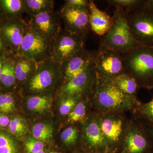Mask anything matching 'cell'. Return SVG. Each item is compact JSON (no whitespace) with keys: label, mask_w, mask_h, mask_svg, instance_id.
I'll return each instance as SVG.
<instances>
[{"label":"cell","mask_w":153,"mask_h":153,"mask_svg":"<svg viewBox=\"0 0 153 153\" xmlns=\"http://www.w3.org/2000/svg\"><path fill=\"white\" fill-rule=\"evenodd\" d=\"M88 9L91 31L99 36H104L112 26V17L100 10L93 1H89Z\"/></svg>","instance_id":"e0dca14e"},{"label":"cell","mask_w":153,"mask_h":153,"mask_svg":"<svg viewBox=\"0 0 153 153\" xmlns=\"http://www.w3.org/2000/svg\"><path fill=\"white\" fill-rule=\"evenodd\" d=\"M51 98L45 95H35L30 97L27 100V107L30 110L42 112L49 108Z\"/></svg>","instance_id":"603a6c76"},{"label":"cell","mask_w":153,"mask_h":153,"mask_svg":"<svg viewBox=\"0 0 153 153\" xmlns=\"http://www.w3.org/2000/svg\"><path fill=\"white\" fill-rule=\"evenodd\" d=\"M81 96L77 95L64 97L65 98L61 102L59 108L60 114L62 115L69 114L77 104V101Z\"/></svg>","instance_id":"f546056e"},{"label":"cell","mask_w":153,"mask_h":153,"mask_svg":"<svg viewBox=\"0 0 153 153\" xmlns=\"http://www.w3.org/2000/svg\"><path fill=\"white\" fill-rule=\"evenodd\" d=\"M95 66L96 59L84 71L62 85L59 89L60 95L67 97L93 91L96 79Z\"/></svg>","instance_id":"9c48e42d"},{"label":"cell","mask_w":153,"mask_h":153,"mask_svg":"<svg viewBox=\"0 0 153 153\" xmlns=\"http://www.w3.org/2000/svg\"><path fill=\"white\" fill-rule=\"evenodd\" d=\"M11 52H12L9 49L2 36L0 34V55H7Z\"/></svg>","instance_id":"e575fe53"},{"label":"cell","mask_w":153,"mask_h":153,"mask_svg":"<svg viewBox=\"0 0 153 153\" xmlns=\"http://www.w3.org/2000/svg\"><path fill=\"white\" fill-rule=\"evenodd\" d=\"M53 128L47 124L38 123L35 125L32 129L33 136L36 140L45 141L52 137Z\"/></svg>","instance_id":"d4e9b609"},{"label":"cell","mask_w":153,"mask_h":153,"mask_svg":"<svg viewBox=\"0 0 153 153\" xmlns=\"http://www.w3.org/2000/svg\"><path fill=\"white\" fill-rule=\"evenodd\" d=\"M61 78L63 79L61 64L51 58L38 64L35 73L25 83L28 91L41 93L52 89Z\"/></svg>","instance_id":"277c9868"},{"label":"cell","mask_w":153,"mask_h":153,"mask_svg":"<svg viewBox=\"0 0 153 153\" xmlns=\"http://www.w3.org/2000/svg\"><path fill=\"white\" fill-rule=\"evenodd\" d=\"M148 137L150 139L151 142L153 143V127H148L145 129Z\"/></svg>","instance_id":"74e56055"},{"label":"cell","mask_w":153,"mask_h":153,"mask_svg":"<svg viewBox=\"0 0 153 153\" xmlns=\"http://www.w3.org/2000/svg\"><path fill=\"white\" fill-rule=\"evenodd\" d=\"M117 88L125 94L134 96L140 87L138 82L133 77L123 73L112 79Z\"/></svg>","instance_id":"7402d4cb"},{"label":"cell","mask_w":153,"mask_h":153,"mask_svg":"<svg viewBox=\"0 0 153 153\" xmlns=\"http://www.w3.org/2000/svg\"><path fill=\"white\" fill-rule=\"evenodd\" d=\"M0 153H19L16 141L8 134L0 131Z\"/></svg>","instance_id":"cb8c5ba5"},{"label":"cell","mask_w":153,"mask_h":153,"mask_svg":"<svg viewBox=\"0 0 153 153\" xmlns=\"http://www.w3.org/2000/svg\"><path fill=\"white\" fill-rule=\"evenodd\" d=\"M100 122L102 134L110 152L120 142L123 132V121L119 117L108 116Z\"/></svg>","instance_id":"2e32d148"},{"label":"cell","mask_w":153,"mask_h":153,"mask_svg":"<svg viewBox=\"0 0 153 153\" xmlns=\"http://www.w3.org/2000/svg\"><path fill=\"white\" fill-rule=\"evenodd\" d=\"M7 55H0V75H1L2 70L5 60L6 57Z\"/></svg>","instance_id":"f35d334b"},{"label":"cell","mask_w":153,"mask_h":153,"mask_svg":"<svg viewBox=\"0 0 153 153\" xmlns=\"http://www.w3.org/2000/svg\"><path fill=\"white\" fill-rule=\"evenodd\" d=\"M8 126L10 133L16 137H22L27 131V127L25 122L19 117L13 118Z\"/></svg>","instance_id":"4316f807"},{"label":"cell","mask_w":153,"mask_h":153,"mask_svg":"<svg viewBox=\"0 0 153 153\" xmlns=\"http://www.w3.org/2000/svg\"><path fill=\"white\" fill-rule=\"evenodd\" d=\"M85 38L62 30L53 41L52 59L62 64L85 47Z\"/></svg>","instance_id":"52a82bcc"},{"label":"cell","mask_w":153,"mask_h":153,"mask_svg":"<svg viewBox=\"0 0 153 153\" xmlns=\"http://www.w3.org/2000/svg\"><path fill=\"white\" fill-rule=\"evenodd\" d=\"M143 7L148 10L153 11V0H146Z\"/></svg>","instance_id":"8d00e7d4"},{"label":"cell","mask_w":153,"mask_h":153,"mask_svg":"<svg viewBox=\"0 0 153 153\" xmlns=\"http://www.w3.org/2000/svg\"><path fill=\"white\" fill-rule=\"evenodd\" d=\"M27 25L23 18L3 19L0 22V34L14 55L19 53Z\"/></svg>","instance_id":"7c38bea8"},{"label":"cell","mask_w":153,"mask_h":153,"mask_svg":"<svg viewBox=\"0 0 153 153\" xmlns=\"http://www.w3.org/2000/svg\"><path fill=\"white\" fill-rule=\"evenodd\" d=\"M95 70L100 76L111 79L125 73L121 54L99 48L97 51Z\"/></svg>","instance_id":"30bf717a"},{"label":"cell","mask_w":153,"mask_h":153,"mask_svg":"<svg viewBox=\"0 0 153 153\" xmlns=\"http://www.w3.org/2000/svg\"><path fill=\"white\" fill-rule=\"evenodd\" d=\"M78 136V131L75 128L68 127L65 129L61 134V140L64 143L71 146L75 143Z\"/></svg>","instance_id":"1f68e13d"},{"label":"cell","mask_w":153,"mask_h":153,"mask_svg":"<svg viewBox=\"0 0 153 153\" xmlns=\"http://www.w3.org/2000/svg\"><path fill=\"white\" fill-rule=\"evenodd\" d=\"M15 108V97L12 92H6L0 94V113H10Z\"/></svg>","instance_id":"484cf974"},{"label":"cell","mask_w":153,"mask_h":153,"mask_svg":"<svg viewBox=\"0 0 153 153\" xmlns=\"http://www.w3.org/2000/svg\"><path fill=\"white\" fill-rule=\"evenodd\" d=\"M145 1L146 0H109L106 1L115 8L126 10L143 7Z\"/></svg>","instance_id":"83f0119b"},{"label":"cell","mask_w":153,"mask_h":153,"mask_svg":"<svg viewBox=\"0 0 153 153\" xmlns=\"http://www.w3.org/2000/svg\"><path fill=\"white\" fill-rule=\"evenodd\" d=\"M0 8L2 19L22 18L25 0H0Z\"/></svg>","instance_id":"ffe728a7"},{"label":"cell","mask_w":153,"mask_h":153,"mask_svg":"<svg viewBox=\"0 0 153 153\" xmlns=\"http://www.w3.org/2000/svg\"><path fill=\"white\" fill-rule=\"evenodd\" d=\"M1 94V88H0V94Z\"/></svg>","instance_id":"f6af8a7d"},{"label":"cell","mask_w":153,"mask_h":153,"mask_svg":"<svg viewBox=\"0 0 153 153\" xmlns=\"http://www.w3.org/2000/svg\"><path fill=\"white\" fill-rule=\"evenodd\" d=\"M94 98L99 106L106 110H120L139 106L134 96L125 94L115 85L112 79L96 74L93 90Z\"/></svg>","instance_id":"7a4b0ae2"},{"label":"cell","mask_w":153,"mask_h":153,"mask_svg":"<svg viewBox=\"0 0 153 153\" xmlns=\"http://www.w3.org/2000/svg\"><path fill=\"white\" fill-rule=\"evenodd\" d=\"M13 59L16 85L25 83L37 70L38 63L20 54H14Z\"/></svg>","instance_id":"ac0fdd59"},{"label":"cell","mask_w":153,"mask_h":153,"mask_svg":"<svg viewBox=\"0 0 153 153\" xmlns=\"http://www.w3.org/2000/svg\"><path fill=\"white\" fill-rule=\"evenodd\" d=\"M148 153H153V152H149Z\"/></svg>","instance_id":"ee69618b"},{"label":"cell","mask_w":153,"mask_h":153,"mask_svg":"<svg viewBox=\"0 0 153 153\" xmlns=\"http://www.w3.org/2000/svg\"><path fill=\"white\" fill-rule=\"evenodd\" d=\"M11 52L7 55L0 75V85L7 90L13 89L16 85L13 56Z\"/></svg>","instance_id":"d6986e66"},{"label":"cell","mask_w":153,"mask_h":153,"mask_svg":"<svg viewBox=\"0 0 153 153\" xmlns=\"http://www.w3.org/2000/svg\"><path fill=\"white\" fill-rule=\"evenodd\" d=\"M10 121L8 117L0 113V127H6L9 126Z\"/></svg>","instance_id":"d590c367"},{"label":"cell","mask_w":153,"mask_h":153,"mask_svg":"<svg viewBox=\"0 0 153 153\" xmlns=\"http://www.w3.org/2000/svg\"><path fill=\"white\" fill-rule=\"evenodd\" d=\"M64 5L75 7L88 8L89 1L88 0H66Z\"/></svg>","instance_id":"836d02e7"},{"label":"cell","mask_w":153,"mask_h":153,"mask_svg":"<svg viewBox=\"0 0 153 153\" xmlns=\"http://www.w3.org/2000/svg\"><path fill=\"white\" fill-rule=\"evenodd\" d=\"M50 153H59L57 152H50Z\"/></svg>","instance_id":"7bdbcfd3"},{"label":"cell","mask_w":153,"mask_h":153,"mask_svg":"<svg viewBox=\"0 0 153 153\" xmlns=\"http://www.w3.org/2000/svg\"><path fill=\"white\" fill-rule=\"evenodd\" d=\"M143 6L124 10L134 38L143 46H153V11Z\"/></svg>","instance_id":"5b68a950"},{"label":"cell","mask_w":153,"mask_h":153,"mask_svg":"<svg viewBox=\"0 0 153 153\" xmlns=\"http://www.w3.org/2000/svg\"><path fill=\"white\" fill-rule=\"evenodd\" d=\"M86 143L92 153H110L100 128V122L93 118L87 123L84 128Z\"/></svg>","instance_id":"5bb4252c"},{"label":"cell","mask_w":153,"mask_h":153,"mask_svg":"<svg viewBox=\"0 0 153 153\" xmlns=\"http://www.w3.org/2000/svg\"><path fill=\"white\" fill-rule=\"evenodd\" d=\"M53 42L31 30L27 24L18 54L40 64L52 58Z\"/></svg>","instance_id":"8992f818"},{"label":"cell","mask_w":153,"mask_h":153,"mask_svg":"<svg viewBox=\"0 0 153 153\" xmlns=\"http://www.w3.org/2000/svg\"><path fill=\"white\" fill-rule=\"evenodd\" d=\"M96 53L97 51L91 52L84 47L61 64L63 84L82 72L93 63L95 60Z\"/></svg>","instance_id":"4fadbf2b"},{"label":"cell","mask_w":153,"mask_h":153,"mask_svg":"<svg viewBox=\"0 0 153 153\" xmlns=\"http://www.w3.org/2000/svg\"><path fill=\"white\" fill-rule=\"evenodd\" d=\"M60 15L54 11L31 17L27 23L31 30L47 40L53 42L63 29Z\"/></svg>","instance_id":"8fae6325"},{"label":"cell","mask_w":153,"mask_h":153,"mask_svg":"<svg viewBox=\"0 0 153 153\" xmlns=\"http://www.w3.org/2000/svg\"><path fill=\"white\" fill-rule=\"evenodd\" d=\"M121 54L125 73L140 86L148 88L153 82V46L137 47Z\"/></svg>","instance_id":"3957f363"},{"label":"cell","mask_w":153,"mask_h":153,"mask_svg":"<svg viewBox=\"0 0 153 153\" xmlns=\"http://www.w3.org/2000/svg\"><path fill=\"white\" fill-rule=\"evenodd\" d=\"M86 109L85 103L83 102H79L68 114V121L74 123L82 120L85 115Z\"/></svg>","instance_id":"4dcf8cb0"},{"label":"cell","mask_w":153,"mask_h":153,"mask_svg":"<svg viewBox=\"0 0 153 153\" xmlns=\"http://www.w3.org/2000/svg\"><path fill=\"white\" fill-rule=\"evenodd\" d=\"M2 19V18L1 12V8H0V22H1Z\"/></svg>","instance_id":"60d3db41"},{"label":"cell","mask_w":153,"mask_h":153,"mask_svg":"<svg viewBox=\"0 0 153 153\" xmlns=\"http://www.w3.org/2000/svg\"><path fill=\"white\" fill-rule=\"evenodd\" d=\"M112 17V26L108 33L102 36L99 48L121 53L144 46L133 36L124 10L115 8Z\"/></svg>","instance_id":"6da1fadb"},{"label":"cell","mask_w":153,"mask_h":153,"mask_svg":"<svg viewBox=\"0 0 153 153\" xmlns=\"http://www.w3.org/2000/svg\"><path fill=\"white\" fill-rule=\"evenodd\" d=\"M25 13L30 17L54 11L53 0H25Z\"/></svg>","instance_id":"44dd1931"},{"label":"cell","mask_w":153,"mask_h":153,"mask_svg":"<svg viewBox=\"0 0 153 153\" xmlns=\"http://www.w3.org/2000/svg\"><path fill=\"white\" fill-rule=\"evenodd\" d=\"M36 153H45V152H44V150H43L40 151V152H38Z\"/></svg>","instance_id":"b9f144b4"},{"label":"cell","mask_w":153,"mask_h":153,"mask_svg":"<svg viewBox=\"0 0 153 153\" xmlns=\"http://www.w3.org/2000/svg\"><path fill=\"white\" fill-rule=\"evenodd\" d=\"M25 148L28 153H36L44 149V144L42 142L29 137L25 143Z\"/></svg>","instance_id":"d6a6232c"},{"label":"cell","mask_w":153,"mask_h":153,"mask_svg":"<svg viewBox=\"0 0 153 153\" xmlns=\"http://www.w3.org/2000/svg\"><path fill=\"white\" fill-rule=\"evenodd\" d=\"M136 126L132 127L129 131L125 140L122 153H148L150 152L152 142L143 132Z\"/></svg>","instance_id":"9a60e30c"},{"label":"cell","mask_w":153,"mask_h":153,"mask_svg":"<svg viewBox=\"0 0 153 153\" xmlns=\"http://www.w3.org/2000/svg\"><path fill=\"white\" fill-rule=\"evenodd\" d=\"M148 88H149V89H153V82L151 84V85Z\"/></svg>","instance_id":"ab89813d"},{"label":"cell","mask_w":153,"mask_h":153,"mask_svg":"<svg viewBox=\"0 0 153 153\" xmlns=\"http://www.w3.org/2000/svg\"><path fill=\"white\" fill-rule=\"evenodd\" d=\"M137 108L141 117L149 123V127H153V98L147 103L140 104Z\"/></svg>","instance_id":"f1b7e54d"},{"label":"cell","mask_w":153,"mask_h":153,"mask_svg":"<svg viewBox=\"0 0 153 153\" xmlns=\"http://www.w3.org/2000/svg\"><path fill=\"white\" fill-rule=\"evenodd\" d=\"M59 15L64 23V29L72 34L86 38L91 31L88 8L64 5Z\"/></svg>","instance_id":"ba28073f"}]
</instances>
